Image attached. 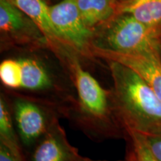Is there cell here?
Segmentation results:
<instances>
[{
	"instance_id": "obj_1",
	"label": "cell",
	"mask_w": 161,
	"mask_h": 161,
	"mask_svg": "<svg viewBox=\"0 0 161 161\" xmlns=\"http://www.w3.org/2000/svg\"><path fill=\"white\" fill-rule=\"evenodd\" d=\"M107 62L114 83L113 103L125 129L146 136L161 134V100L155 92L129 67Z\"/></svg>"
},
{
	"instance_id": "obj_2",
	"label": "cell",
	"mask_w": 161,
	"mask_h": 161,
	"mask_svg": "<svg viewBox=\"0 0 161 161\" xmlns=\"http://www.w3.org/2000/svg\"><path fill=\"white\" fill-rule=\"evenodd\" d=\"M92 47L124 54L160 52L161 29L119 14L92 42Z\"/></svg>"
},
{
	"instance_id": "obj_3",
	"label": "cell",
	"mask_w": 161,
	"mask_h": 161,
	"mask_svg": "<svg viewBox=\"0 0 161 161\" xmlns=\"http://www.w3.org/2000/svg\"><path fill=\"white\" fill-rule=\"evenodd\" d=\"M66 58L71 79L77 92L80 112L86 119L96 124L109 123L112 114L116 115L112 93L102 87L99 82L82 67L77 58L69 55Z\"/></svg>"
},
{
	"instance_id": "obj_4",
	"label": "cell",
	"mask_w": 161,
	"mask_h": 161,
	"mask_svg": "<svg viewBox=\"0 0 161 161\" xmlns=\"http://www.w3.org/2000/svg\"><path fill=\"white\" fill-rule=\"evenodd\" d=\"M50 17L61 41L80 53L91 52L93 31L86 25L76 0H62L50 7Z\"/></svg>"
},
{
	"instance_id": "obj_5",
	"label": "cell",
	"mask_w": 161,
	"mask_h": 161,
	"mask_svg": "<svg viewBox=\"0 0 161 161\" xmlns=\"http://www.w3.org/2000/svg\"><path fill=\"white\" fill-rule=\"evenodd\" d=\"M13 113L18 134L25 146L37 144L57 118L38 102L25 98H16Z\"/></svg>"
},
{
	"instance_id": "obj_6",
	"label": "cell",
	"mask_w": 161,
	"mask_h": 161,
	"mask_svg": "<svg viewBox=\"0 0 161 161\" xmlns=\"http://www.w3.org/2000/svg\"><path fill=\"white\" fill-rule=\"evenodd\" d=\"M91 53L106 61L118 62L134 70L161 100L160 52L124 54L92 47Z\"/></svg>"
},
{
	"instance_id": "obj_7",
	"label": "cell",
	"mask_w": 161,
	"mask_h": 161,
	"mask_svg": "<svg viewBox=\"0 0 161 161\" xmlns=\"http://www.w3.org/2000/svg\"><path fill=\"white\" fill-rule=\"evenodd\" d=\"M0 30L15 43L49 45L37 25L10 0H0Z\"/></svg>"
},
{
	"instance_id": "obj_8",
	"label": "cell",
	"mask_w": 161,
	"mask_h": 161,
	"mask_svg": "<svg viewBox=\"0 0 161 161\" xmlns=\"http://www.w3.org/2000/svg\"><path fill=\"white\" fill-rule=\"evenodd\" d=\"M80 156L56 118L32 152L31 161H73Z\"/></svg>"
},
{
	"instance_id": "obj_9",
	"label": "cell",
	"mask_w": 161,
	"mask_h": 161,
	"mask_svg": "<svg viewBox=\"0 0 161 161\" xmlns=\"http://www.w3.org/2000/svg\"><path fill=\"white\" fill-rule=\"evenodd\" d=\"M20 11L29 17L39 28L49 45L58 52L66 50V46L58 37L50 17L49 6L43 0H10Z\"/></svg>"
},
{
	"instance_id": "obj_10",
	"label": "cell",
	"mask_w": 161,
	"mask_h": 161,
	"mask_svg": "<svg viewBox=\"0 0 161 161\" xmlns=\"http://www.w3.org/2000/svg\"><path fill=\"white\" fill-rule=\"evenodd\" d=\"M118 12L131 15L151 27L161 29V0H125L119 5Z\"/></svg>"
},
{
	"instance_id": "obj_11",
	"label": "cell",
	"mask_w": 161,
	"mask_h": 161,
	"mask_svg": "<svg viewBox=\"0 0 161 161\" xmlns=\"http://www.w3.org/2000/svg\"><path fill=\"white\" fill-rule=\"evenodd\" d=\"M84 22L92 29L109 20L118 11L116 0H76Z\"/></svg>"
},
{
	"instance_id": "obj_12",
	"label": "cell",
	"mask_w": 161,
	"mask_h": 161,
	"mask_svg": "<svg viewBox=\"0 0 161 161\" xmlns=\"http://www.w3.org/2000/svg\"><path fill=\"white\" fill-rule=\"evenodd\" d=\"M19 60L22 66V89L43 91L52 88L53 79L43 64L30 58Z\"/></svg>"
},
{
	"instance_id": "obj_13",
	"label": "cell",
	"mask_w": 161,
	"mask_h": 161,
	"mask_svg": "<svg viewBox=\"0 0 161 161\" xmlns=\"http://www.w3.org/2000/svg\"><path fill=\"white\" fill-rule=\"evenodd\" d=\"M0 144L5 146L15 155L24 158L14 127L11 111L3 94L0 97Z\"/></svg>"
},
{
	"instance_id": "obj_14",
	"label": "cell",
	"mask_w": 161,
	"mask_h": 161,
	"mask_svg": "<svg viewBox=\"0 0 161 161\" xmlns=\"http://www.w3.org/2000/svg\"><path fill=\"white\" fill-rule=\"evenodd\" d=\"M0 80L12 90L22 88V66L19 60H4L0 64Z\"/></svg>"
},
{
	"instance_id": "obj_15",
	"label": "cell",
	"mask_w": 161,
	"mask_h": 161,
	"mask_svg": "<svg viewBox=\"0 0 161 161\" xmlns=\"http://www.w3.org/2000/svg\"><path fill=\"white\" fill-rule=\"evenodd\" d=\"M131 140V153L134 161H158L151 152L146 137L140 133L132 130H126Z\"/></svg>"
},
{
	"instance_id": "obj_16",
	"label": "cell",
	"mask_w": 161,
	"mask_h": 161,
	"mask_svg": "<svg viewBox=\"0 0 161 161\" xmlns=\"http://www.w3.org/2000/svg\"><path fill=\"white\" fill-rule=\"evenodd\" d=\"M144 136L151 152L158 161H161V134Z\"/></svg>"
},
{
	"instance_id": "obj_17",
	"label": "cell",
	"mask_w": 161,
	"mask_h": 161,
	"mask_svg": "<svg viewBox=\"0 0 161 161\" xmlns=\"http://www.w3.org/2000/svg\"><path fill=\"white\" fill-rule=\"evenodd\" d=\"M0 161H25V159L15 155L8 148L0 144Z\"/></svg>"
},
{
	"instance_id": "obj_18",
	"label": "cell",
	"mask_w": 161,
	"mask_h": 161,
	"mask_svg": "<svg viewBox=\"0 0 161 161\" xmlns=\"http://www.w3.org/2000/svg\"><path fill=\"white\" fill-rule=\"evenodd\" d=\"M73 161H108V160H92V159L87 158H84L82 156H79L78 158L75 159ZM117 161H125V160H117Z\"/></svg>"
},
{
	"instance_id": "obj_19",
	"label": "cell",
	"mask_w": 161,
	"mask_h": 161,
	"mask_svg": "<svg viewBox=\"0 0 161 161\" xmlns=\"http://www.w3.org/2000/svg\"><path fill=\"white\" fill-rule=\"evenodd\" d=\"M125 161H134V159H133L132 154L131 153H130V152H129V154H128V156L126 158Z\"/></svg>"
},
{
	"instance_id": "obj_20",
	"label": "cell",
	"mask_w": 161,
	"mask_h": 161,
	"mask_svg": "<svg viewBox=\"0 0 161 161\" xmlns=\"http://www.w3.org/2000/svg\"><path fill=\"white\" fill-rule=\"evenodd\" d=\"M124 1H125V0H124Z\"/></svg>"
},
{
	"instance_id": "obj_21",
	"label": "cell",
	"mask_w": 161,
	"mask_h": 161,
	"mask_svg": "<svg viewBox=\"0 0 161 161\" xmlns=\"http://www.w3.org/2000/svg\"></svg>"
}]
</instances>
